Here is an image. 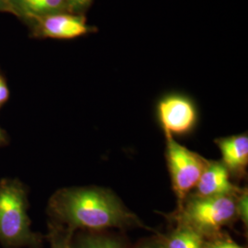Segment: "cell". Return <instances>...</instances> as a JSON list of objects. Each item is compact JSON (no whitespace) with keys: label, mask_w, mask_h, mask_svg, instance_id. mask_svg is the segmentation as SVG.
Instances as JSON below:
<instances>
[{"label":"cell","mask_w":248,"mask_h":248,"mask_svg":"<svg viewBox=\"0 0 248 248\" xmlns=\"http://www.w3.org/2000/svg\"><path fill=\"white\" fill-rule=\"evenodd\" d=\"M51 248H73L70 234L53 232L51 235Z\"/></svg>","instance_id":"4fadbf2b"},{"label":"cell","mask_w":248,"mask_h":248,"mask_svg":"<svg viewBox=\"0 0 248 248\" xmlns=\"http://www.w3.org/2000/svg\"><path fill=\"white\" fill-rule=\"evenodd\" d=\"M179 224L197 231L202 235L214 234L237 217L235 196L199 197L189 195L178 206Z\"/></svg>","instance_id":"7a4b0ae2"},{"label":"cell","mask_w":248,"mask_h":248,"mask_svg":"<svg viewBox=\"0 0 248 248\" xmlns=\"http://www.w3.org/2000/svg\"><path fill=\"white\" fill-rule=\"evenodd\" d=\"M53 215L69 230H101L111 227L142 225L137 216L106 188L69 187L56 192L50 201Z\"/></svg>","instance_id":"6da1fadb"},{"label":"cell","mask_w":248,"mask_h":248,"mask_svg":"<svg viewBox=\"0 0 248 248\" xmlns=\"http://www.w3.org/2000/svg\"><path fill=\"white\" fill-rule=\"evenodd\" d=\"M165 134L169 173L179 206L195 187L208 160L178 143L172 134Z\"/></svg>","instance_id":"277c9868"},{"label":"cell","mask_w":248,"mask_h":248,"mask_svg":"<svg viewBox=\"0 0 248 248\" xmlns=\"http://www.w3.org/2000/svg\"><path fill=\"white\" fill-rule=\"evenodd\" d=\"M157 115L165 133L172 135L190 132L197 121L194 104L179 95H171L160 100Z\"/></svg>","instance_id":"5b68a950"},{"label":"cell","mask_w":248,"mask_h":248,"mask_svg":"<svg viewBox=\"0 0 248 248\" xmlns=\"http://www.w3.org/2000/svg\"><path fill=\"white\" fill-rule=\"evenodd\" d=\"M161 248H204V236L185 225L179 224L159 245Z\"/></svg>","instance_id":"9c48e42d"},{"label":"cell","mask_w":248,"mask_h":248,"mask_svg":"<svg viewBox=\"0 0 248 248\" xmlns=\"http://www.w3.org/2000/svg\"><path fill=\"white\" fill-rule=\"evenodd\" d=\"M0 240L10 246L28 245L35 240L27 213L25 190L15 180L0 183Z\"/></svg>","instance_id":"3957f363"},{"label":"cell","mask_w":248,"mask_h":248,"mask_svg":"<svg viewBox=\"0 0 248 248\" xmlns=\"http://www.w3.org/2000/svg\"><path fill=\"white\" fill-rule=\"evenodd\" d=\"M9 88L6 84V81L0 76V107L2 106L9 99Z\"/></svg>","instance_id":"9a60e30c"},{"label":"cell","mask_w":248,"mask_h":248,"mask_svg":"<svg viewBox=\"0 0 248 248\" xmlns=\"http://www.w3.org/2000/svg\"><path fill=\"white\" fill-rule=\"evenodd\" d=\"M195 188L194 195L199 197L236 196L241 191L231 182L229 171L219 161H208Z\"/></svg>","instance_id":"8992f818"},{"label":"cell","mask_w":248,"mask_h":248,"mask_svg":"<svg viewBox=\"0 0 248 248\" xmlns=\"http://www.w3.org/2000/svg\"><path fill=\"white\" fill-rule=\"evenodd\" d=\"M235 207L237 217L240 218L246 225L248 222V189H241L239 193L235 196Z\"/></svg>","instance_id":"7c38bea8"},{"label":"cell","mask_w":248,"mask_h":248,"mask_svg":"<svg viewBox=\"0 0 248 248\" xmlns=\"http://www.w3.org/2000/svg\"><path fill=\"white\" fill-rule=\"evenodd\" d=\"M204 248H244L229 239H218L210 243Z\"/></svg>","instance_id":"5bb4252c"},{"label":"cell","mask_w":248,"mask_h":248,"mask_svg":"<svg viewBox=\"0 0 248 248\" xmlns=\"http://www.w3.org/2000/svg\"><path fill=\"white\" fill-rule=\"evenodd\" d=\"M44 35L54 39H73L84 35L89 31L85 19L80 17L51 14L45 16L42 21Z\"/></svg>","instance_id":"ba28073f"},{"label":"cell","mask_w":248,"mask_h":248,"mask_svg":"<svg viewBox=\"0 0 248 248\" xmlns=\"http://www.w3.org/2000/svg\"><path fill=\"white\" fill-rule=\"evenodd\" d=\"M3 141V133L1 132V130H0V142Z\"/></svg>","instance_id":"ac0fdd59"},{"label":"cell","mask_w":248,"mask_h":248,"mask_svg":"<svg viewBox=\"0 0 248 248\" xmlns=\"http://www.w3.org/2000/svg\"><path fill=\"white\" fill-rule=\"evenodd\" d=\"M139 248H161L160 246H154V245H144Z\"/></svg>","instance_id":"e0dca14e"},{"label":"cell","mask_w":248,"mask_h":248,"mask_svg":"<svg viewBox=\"0 0 248 248\" xmlns=\"http://www.w3.org/2000/svg\"><path fill=\"white\" fill-rule=\"evenodd\" d=\"M222 153L221 162L234 176H243L248 164V134L232 135L215 140Z\"/></svg>","instance_id":"52a82bcc"},{"label":"cell","mask_w":248,"mask_h":248,"mask_svg":"<svg viewBox=\"0 0 248 248\" xmlns=\"http://www.w3.org/2000/svg\"><path fill=\"white\" fill-rule=\"evenodd\" d=\"M19 9L33 16H47L61 9L65 0H14Z\"/></svg>","instance_id":"30bf717a"},{"label":"cell","mask_w":248,"mask_h":248,"mask_svg":"<svg viewBox=\"0 0 248 248\" xmlns=\"http://www.w3.org/2000/svg\"><path fill=\"white\" fill-rule=\"evenodd\" d=\"M73 248H123L121 243L111 237L97 234L81 236Z\"/></svg>","instance_id":"8fae6325"},{"label":"cell","mask_w":248,"mask_h":248,"mask_svg":"<svg viewBox=\"0 0 248 248\" xmlns=\"http://www.w3.org/2000/svg\"><path fill=\"white\" fill-rule=\"evenodd\" d=\"M90 0H70L72 5L77 8H82L86 6Z\"/></svg>","instance_id":"2e32d148"}]
</instances>
